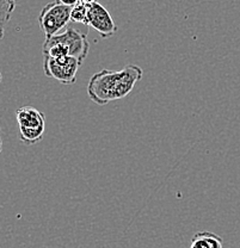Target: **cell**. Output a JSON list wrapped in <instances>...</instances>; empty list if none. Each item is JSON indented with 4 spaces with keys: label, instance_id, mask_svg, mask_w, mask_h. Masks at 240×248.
Here are the masks:
<instances>
[{
    "label": "cell",
    "instance_id": "obj_9",
    "mask_svg": "<svg viewBox=\"0 0 240 248\" xmlns=\"http://www.w3.org/2000/svg\"><path fill=\"white\" fill-rule=\"evenodd\" d=\"M87 11H89L87 5L81 4V2L74 5L71 10V22L87 25Z\"/></svg>",
    "mask_w": 240,
    "mask_h": 248
},
{
    "label": "cell",
    "instance_id": "obj_2",
    "mask_svg": "<svg viewBox=\"0 0 240 248\" xmlns=\"http://www.w3.org/2000/svg\"><path fill=\"white\" fill-rule=\"evenodd\" d=\"M90 50L87 33L74 28L67 27L64 32L58 33L50 38H46L42 46L45 56L59 59L71 56L84 62Z\"/></svg>",
    "mask_w": 240,
    "mask_h": 248
},
{
    "label": "cell",
    "instance_id": "obj_6",
    "mask_svg": "<svg viewBox=\"0 0 240 248\" xmlns=\"http://www.w3.org/2000/svg\"><path fill=\"white\" fill-rule=\"evenodd\" d=\"M87 25L96 30L100 37L104 40L115 35L118 29L109 11L98 1L89 6Z\"/></svg>",
    "mask_w": 240,
    "mask_h": 248
},
{
    "label": "cell",
    "instance_id": "obj_8",
    "mask_svg": "<svg viewBox=\"0 0 240 248\" xmlns=\"http://www.w3.org/2000/svg\"><path fill=\"white\" fill-rule=\"evenodd\" d=\"M17 6V0H0V40L4 38L5 29Z\"/></svg>",
    "mask_w": 240,
    "mask_h": 248
},
{
    "label": "cell",
    "instance_id": "obj_4",
    "mask_svg": "<svg viewBox=\"0 0 240 248\" xmlns=\"http://www.w3.org/2000/svg\"><path fill=\"white\" fill-rule=\"evenodd\" d=\"M72 7L61 4L58 0L51 1L41 10L38 16V25L43 31L46 38L60 33L63 29H66L68 23L71 22Z\"/></svg>",
    "mask_w": 240,
    "mask_h": 248
},
{
    "label": "cell",
    "instance_id": "obj_12",
    "mask_svg": "<svg viewBox=\"0 0 240 248\" xmlns=\"http://www.w3.org/2000/svg\"><path fill=\"white\" fill-rule=\"evenodd\" d=\"M1 149H2V141H1V138H0V153H1Z\"/></svg>",
    "mask_w": 240,
    "mask_h": 248
},
{
    "label": "cell",
    "instance_id": "obj_11",
    "mask_svg": "<svg viewBox=\"0 0 240 248\" xmlns=\"http://www.w3.org/2000/svg\"><path fill=\"white\" fill-rule=\"evenodd\" d=\"M98 0H79V2H81V4L84 5H87V6H90V5L95 4V2H97Z\"/></svg>",
    "mask_w": 240,
    "mask_h": 248
},
{
    "label": "cell",
    "instance_id": "obj_7",
    "mask_svg": "<svg viewBox=\"0 0 240 248\" xmlns=\"http://www.w3.org/2000/svg\"><path fill=\"white\" fill-rule=\"evenodd\" d=\"M190 248H224V241L214 232H198L192 236Z\"/></svg>",
    "mask_w": 240,
    "mask_h": 248
},
{
    "label": "cell",
    "instance_id": "obj_1",
    "mask_svg": "<svg viewBox=\"0 0 240 248\" xmlns=\"http://www.w3.org/2000/svg\"><path fill=\"white\" fill-rule=\"evenodd\" d=\"M143 77V68L136 64H127L120 71L104 68L91 77L87 94L95 104L104 107L108 103L130 94Z\"/></svg>",
    "mask_w": 240,
    "mask_h": 248
},
{
    "label": "cell",
    "instance_id": "obj_5",
    "mask_svg": "<svg viewBox=\"0 0 240 248\" xmlns=\"http://www.w3.org/2000/svg\"><path fill=\"white\" fill-rule=\"evenodd\" d=\"M81 62L78 59L66 56V58H49L43 59V72L48 78L58 80L60 84L72 85L77 81V73L81 67Z\"/></svg>",
    "mask_w": 240,
    "mask_h": 248
},
{
    "label": "cell",
    "instance_id": "obj_10",
    "mask_svg": "<svg viewBox=\"0 0 240 248\" xmlns=\"http://www.w3.org/2000/svg\"><path fill=\"white\" fill-rule=\"evenodd\" d=\"M59 2H61V4L66 5V6H69V7H73L74 5H77L79 2V0H58Z\"/></svg>",
    "mask_w": 240,
    "mask_h": 248
},
{
    "label": "cell",
    "instance_id": "obj_3",
    "mask_svg": "<svg viewBox=\"0 0 240 248\" xmlns=\"http://www.w3.org/2000/svg\"><path fill=\"white\" fill-rule=\"evenodd\" d=\"M16 118L19 129V140L32 146L41 142L45 136L46 115L32 107H22L17 110Z\"/></svg>",
    "mask_w": 240,
    "mask_h": 248
},
{
    "label": "cell",
    "instance_id": "obj_13",
    "mask_svg": "<svg viewBox=\"0 0 240 248\" xmlns=\"http://www.w3.org/2000/svg\"><path fill=\"white\" fill-rule=\"evenodd\" d=\"M0 82H1V72H0Z\"/></svg>",
    "mask_w": 240,
    "mask_h": 248
}]
</instances>
